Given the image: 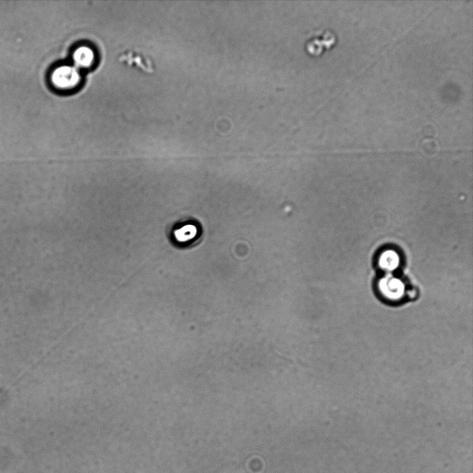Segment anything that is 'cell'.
I'll return each mask as SVG.
<instances>
[{
  "mask_svg": "<svg viewBox=\"0 0 473 473\" xmlns=\"http://www.w3.org/2000/svg\"><path fill=\"white\" fill-rule=\"evenodd\" d=\"M80 80V73L78 68L74 66H59L51 74L52 84L60 90L73 89L79 84Z\"/></svg>",
  "mask_w": 473,
  "mask_h": 473,
  "instance_id": "obj_2",
  "label": "cell"
},
{
  "mask_svg": "<svg viewBox=\"0 0 473 473\" xmlns=\"http://www.w3.org/2000/svg\"><path fill=\"white\" fill-rule=\"evenodd\" d=\"M119 60L127 64L136 66L145 71H152L151 63L135 53L126 52L120 56Z\"/></svg>",
  "mask_w": 473,
  "mask_h": 473,
  "instance_id": "obj_6",
  "label": "cell"
},
{
  "mask_svg": "<svg viewBox=\"0 0 473 473\" xmlns=\"http://www.w3.org/2000/svg\"><path fill=\"white\" fill-rule=\"evenodd\" d=\"M400 256L397 251L386 249L378 256L377 265L385 274H393V271L400 267Z\"/></svg>",
  "mask_w": 473,
  "mask_h": 473,
  "instance_id": "obj_4",
  "label": "cell"
},
{
  "mask_svg": "<svg viewBox=\"0 0 473 473\" xmlns=\"http://www.w3.org/2000/svg\"><path fill=\"white\" fill-rule=\"evenodd\" d=\"M337 41L336 34L330 30L323 29L312 33L305 40V51L312 55H319L330 48Z\"/></svg>",
  "mask_w": 473,
  "mask_h": 473,
  "instance_id": "obj_3",
  "label": "cell"
},
{
  "mask_svg": "<svg viewBox=\"0 0 473 473\" xmlns=\"http://www.w3.org/2000/svg\"><path fill=\"white\" fill-rule=\"evenodd\" d=\"M95 53L92 48L87 46H80L73 54V60L76 68H89L94 62Z\"/></svg>",
  "mask_w": 473,
  "mask_h": 473,
  "instance_id": "obj_5",
  "label": "cell"
},
{
  "mask_svg": "<svg viewBox=\"0 0 473 473\" xmlns=\"http://www.w3.org/2000/svg\"><path fill=\"white\" fill-rule=\"evenodd\" d=\"M377 299L389 307H400L416 301L419 291L412 284L393 274H385L374 285Z\"/></svg>",
  "mask_w": 473,
  "mask_h": 473,
  "instance_id": "obj_1",
  "label": "cell"
}]
</instances>
